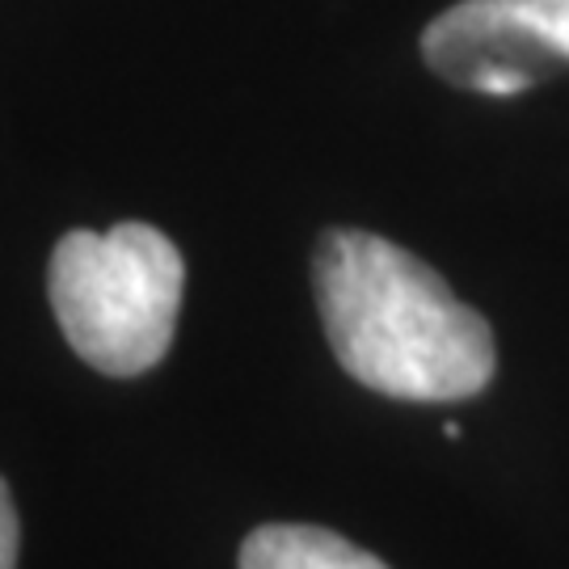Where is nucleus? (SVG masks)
I'll return each mask as SVG.
<instances>
[{
    "label": "nucleus",
    "mask_w": 569,
    "mask_h": 569,
    "mask_svg": "<svg viewBox=\"0 0 569 569\" xmlns=\"http://www.w3.org/2000/svg\"><path fill=\"white\" fill-rule=\"evenodd\" d=\"M18 545H21L18 510H13L9 486L0 481V569H18Z\"/></svg>",
    "instance_id": "obj_5"
},
{
    "label": "nucleus",
    "mask_w": 569,
    "mask_h": 569,
    "mask_svg": "<svg viewBox=\"0 0 569 569\" xmlns=\"http://www.w3.org/2000/svg\"><path fill=\"white\" fill-rule=\"evenodd\" d=\"M326 338L371 392L397 401H465L493 380L489 321L409 249L333 228L312 262Z\"/></svg>",
    "instance_id": "obj_1"
},
{
    "label": "nucleus",
    "mask_w": 569,
    "mask_h": 569,
    "mask_svg": "<svg viewBox=\"0 0 569 569\" xmlns=\"http://www.w3.org/2000/svg\"><path fill=\"white\" fill-rule=\"evenodd\" d=\"M422 56L468 93L515 98L569 68V0H460L427 26Z\"/></svg>",
    "instance_id": "obj_3"
},
{
    "label": "nucleus",
    "mask_w": 569,
    "mask_h": 569,
    "mask_svg": "<svg viewBox=\"0 0 569 569\" xmlns=\"http://www.w3.org/2000/svg\"><path fill=\"white\" fill-rule=\"evenodd\" d=\"M51 308L68 346L102 376H143L178 329L186 262L152 224L68 232L47 270Z\"/></svg>",
    "instance_id": "obj_2"
},
{
    "label": "nucleus",
    "mask_w": 569,
    "mask_h": 569,
    "mask_svg": "<svg viewBox=\"0 0 569 569\" xmlns=\"http://www.w3.org/2000/svg\"><path fill=\"white\" fill-rule=\"evenodd\" d=\"M241 569H388L346 536L308 523H266L241 545Z\"/></svg>",
    "instance_id": "obj_4"
}]
</instances>
